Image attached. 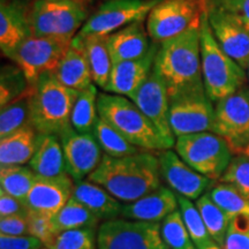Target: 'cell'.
Segmentation results:
<instances>
[{
  "label": "cell",
  "mask_w": 249,
  "mask_h": 249,
  "mask_svg": "<svg viewBox=\"0 0 249 249\" xmlns=\"http://www.w3.org/2000/svg\"><path fill=\"white\" fill-rule=\"evenodd\" d=\"M88 180L102 186L123 203H130L160 187V160L152 151L145 150L120 158L103 155Z\"/></svg>",
  "instance_id": "obj_1"
},
{
  "label": "cell",
  "mask_w": 249,
  "mask_h": 249,
  "mask_svg": "<svg viewBox=\"0 0 249 249\" xmlns=\"http://www.w3.org/2000/svg\"><path fill=\"white\" fill-rule=\"evenodd\" d=\"M200 27H193L160 45L154 68L166 85L170 101L205 92L201 67Z\"/></svg>",
  "instance_id": "obj_2"
},
{
  "label": "cell",
  "mask_w": 249,
  "mask_h": 249,
  "mask_svg": "<svg viewBox=\"0 0 249 249\" xmlns=\"http://www.w3.org/2000/svg\"><path fill=\"white\" fill-rule=\"evenodd\" d=\"M79 92L62 85L52 71L43 74L31 86V126L39 134L60 135L71 127V110Z\"/></svg>",
  "instance_id": "obj_3"
},
{
  "label": "cell",
  "mask_w": 249,
  "mask_h": 249,
  "mask_svg": "<svg viewBox=\"0 0 249 249\" xmlns=\"http://www.w3.org/2000/svg\"><path fill=\"white\" fill-rule=\"evenodd\" d=\"M201 67L203 86L213 103L232 95L245 86L247 71L220 48L211 31L208 13L202 18Z\"/></svg>",
  "instance_id": "obj_4"
},
{
  "label": "cell",
  "mask_w": 249,
  "mask_h": 249,
  "mask_svg": "<svg viewBox=\"0 0 249 249\" xmlns=\"http://www.w3.org/2000/svg\"><path fill=\"white\" fill-rule=\"evenodd\" d=\"M97 110L102 119L141 150H167L160 132L132 99L108 92L99 93Z\"/></svg>",
  "instance_id": "obj_5"
},
{
  "label": "cell",
  "mask_w": 249,
  "mask_h": 249,
  "mask_svg": "<svg viewBox=\"0 0 249 249\" xmlns=\"http://www.w3.org/2000/svg\"><path fill=\"white\" fill-rule=\"evenodd\" d=\"M174 148L192 169L213 181L222 178L234 155L229 143L213 132L179 136Z\"/></svg>",
  "instance_id": "obj_6"
},
{
  "label": "cell",
  "mask_w": 249,
  "mask_h": 249,
  "mask_svg": "<svg viewBox=\"0 0 249 249\" xmlns=\"http://www.w3.org/2000/svg\"><path fill=\"white\" fill-rule=\"evenodd\" d=\"M87 6L71 0H34L30 12L33 35L73 39L88 20Z\"/></svg>",
  "instance_id": "obj_7"
},
{
  "label": "cell",
  "mask_w": 249,
  "mask_h": 249,
  "mask_svg": "<svg viewBox=\"0 0 249 249\" xmlns=\"http://www.w3.org/2000/svg\"><path fill=\"white\" fill-rule=\"evenodd\" d=\"M207 0H161L147 18V30L152 42L161 43L200 27L208 13Z\"/></svg>",
  "instance_id": "obj_8"
},
{
  "label": "cell",
  "mask_w": 249,
  "mask_h": 249,
  "mask_svg": "<svg viewBox=\"0 0 249 249\" xmlns=\"http://www.w3.org/2000/svg\"><path fill=\"white\" fill-rule=\"evenodd\" d=\"M97 249H170L160 234V223L114 218L98 226Z\"/></svg>",
  "instance_id": "obj_9"
},
{
  "label": "cell",
  "mask_w": 249,
  "mask_h": 249,
  "mask_svg": "<svg viewBox=\"0 0 249 249\" xmlns=\"http://www.w3.org/2000/svg\"><path fill=\"white\" fill-rule=\"evenodd\" d=\"M71 44V39L31 35L9 54V59L22 70L30 86L43 74L54 73Z\"/></svg>",
  "instance_id": "obj_10"
},
{
  "label": "cell",
  "mask_w": 249,
  "mask_h": 249,
  "mask_svg": "<svg viewBox=\"0 0 249 249\" xmlns=\"http://www.w3.org/2000/svg\"><path fill=\"white\" fill-rule=\"evenodd\" d=\"M161 0H107L90 15L76 36H108L138 21H144Z\"/></svg>",
  "instance_id": "obj_11"
},
{
  "label": "cell",
  "mask_w": 249,
  "mask_h": 249,
  "mask_svg": "<svg viewBox=\"0 0 249 249\" xmlns=\"http://www.w3.org/2000/svg\"><path fill=\"white\" fill-rule=\"evenodd\" d=\"M213 132L229 143L234 155L249 145V88L244 86L214 107Z\"/></svg>",
  "instance_id": "obj_12"
},
{
  "label": "cell",
  "mask_w": 249,
  "mask_h": 249,
  "mask_svg": "<svg viewBox=\"0 0 249 249\" xmlns=\"http://www.w3.org/2000/svg\"><path fill=\"white\" fill-rule=\"evenodd\" d=\"M128 98L154 124L167 149L174 147L177 139L170 124V96L166 85L155 68L145 82Z\"/></svg>",
  "instance_id": "obj_13"
},
{
  "label": "cell",
  "mask_w": 249,
  "mask_h": 249,
  "mask_svg": "<svg viewBox=\"0 0 249 249\" xmlns=\"http://www.w3.org/2000/svg\"><path fill=\"white\" fill-rule=\"evenodd\" d=\"M213 120L214 107L205 92L170 101V124L176 138L213 132Z\"/></svg>",
  "instance_id": "obj_14"
},
{
  "label": "cell",
  "mask_w": 249,
  "mask_h": 249,
  "mask_svg": "<svg viewBox=\"0 0 249 249\" xmlns=\"http://www.w3.org/2000/svg\"><path fill=\"white\" fill-rule=\"evenodd\" d=\"M59 139L66 160L67 174L74 181L86 180L97 169L103 158V150L92 133H79L73 127L65 129Z\"/></svg>",
  "instance_id": "obj_15"
},
{
  "label": "cell",
  "mask_w": 249,
  "mask_h": 249,
  "mask_svg": "<svg viewBox=\"0 0 249 249\" xmlns=\"http://www.w3.org/2000/svg\"><path fill=\"white\" fill-rule=\"evenodd\" d=\"M208 20L213 37L226 54L245 71L249 66V31L234 15L219 7L208 9Z\"/></svg>",
  "instance_id": "obj_16"
},
{
  "label": "cell",
  "mask_w": 249,
  "mask_h": 249,
  "mask_svg": "<svg viewBox=\"0 0 249 249\" xmlns=\"http://www.w3.org/2000/svg\"><path fill=\"white\" fill-rule=\"evenodd\" d=\"M161 179L169 188L189 200H197L209 191L214 181L192 169L181 157L170 149L158 152Z\"/></svg>",
  "instance_id": "obj_17"
},
{
  "label": "cell",
  "mask_w": 249,
  "mask_h": 249,
  "mask_svg": "<svg viewBox=\"0 0 249 249\" xmlns=\"http://www.w3.org/2000/svg\"><path fill=\"white\" fill-rule=\"evenodd\" d=\"M75 181L68 174L58 177H37L24 200L28 211L53 217L73 195Z\"/></svg>",
  "instance_id": "obj_18"
},
{
  "label": "cell",
  "mask_w": 249,
  "mask_h": 249,
  "mask_svg": "<svg viewBox=\"0 0 249 249\" xmlns=\"http://www.w3.org/2000/svg\"><path fill=\"white\" fill-rule=\"evenodd\" d=\"M34 0L0 1V49L5 57L33 35L30 12Z\"/></svg>",
  "instance_id": "obj_19"
},
{
  "label": "cell",
  "mask_w": 249,
  "mask_h": 249,
  "mask_svg": "<svg viewBox=\"0 0 249 249\" xmlns=\"http://www.w3.org/2000/svg\"><path fill=\"white\" fill-rule=\"evenodd\" d=\"M160 45L154 42L148 53L143 57L113 64L110 80L104 91L130 97L151 74Z\"/></svg>",
  "instance_id": "obj_20"
},
{
  "label": "cell",
  "mask_w": 249,
  "mask_h": 249,
  "mask_svg": "<svg viewBox=\"0 0 249 249\" xmlns=\"http://www.w3.org/2000/svg\"><path fill=\"white\" fill-rule=\"evenodd\" d=\"M179 208L178 196L169 187L160 186L139 200L124 203L121 216L127 219L160 223Z\"/></svg>",
  "instance_id": "obj_21"
},
{
  "label": "cell",
  "mask_w": 249,
  "mask_h": 249,
  "mask_svg": "<svg viewBox=\"0 0 249 249\" xmlns=\"http://www.w3.org/2000/svg\"><path fill=\"white\" fill-rule=\"evenodd\" d=\"M107 42L113 64L143 57L154 43L143 21L114 31L107 36Z\"/></svg>",
  "instance_id": "obj_22"
},
{
  "label": "cell",
  "mask_w": 249,
  "mask_h": 249,
  "mask_svg": "<svg viewBox=\"0 0 249 249\" xmlns=\"http://www.w3.org/2000/svg\"><path fill=\"white\" fill-rule=\"evenodd\" d=\"M54 75L62 85L77 91L93 85L85 48L76 36L71 39L70 49L59 62Z\"/></svg>",
  "instance_id": "obj_23"
},
{
  "label": "cell",
  "mask_w": 249,
  "mask_h": 249,
  "mask_svg": "<svg viewBox=\"0 0 249 249\" xmlns=\"http://www.w3.org/2000/svg\"><path fill=\"white\" fill-rule=\"evenodd\" d=\"M71 197L85 205L103 222L119 218L124 208L123 202L90 180L76 181Z\"/></svg>",
  "instance_id": "obj_24"
},
{
  "label": "cell",
  "mask_w": 249,
  "mask_h": 249,
  "mask_svg": "<svg viewBox=\"0 0 249 249\" xmlns=\"http://www.w3.org/2000/svg\"><path fill=\"white\" fill-rule=\"evenodd\" d=\"M28 166L39 177L67 174L61 141L53 134H37L36 149Z\"/></svg>",
  "instance_id": "obj_25"
},
{
  "label": "cell",
  "mask_w": 249,
  "mask_h": 249,
  "mask_svg": "<svg viewBox=\"0 0 249 249\" xmlns=\"http://www.w3.org/2000/svg\"><path fill=\"white\" fill-rule=\"evenodd\" d=\"M37 134L33 126H27L0 139V166L29 163L36 149Z\"/></svg>",
  "instance_id": "obj_26"
},
{
  "label": "cell",
  "mask_w": 249,
  "mask_h": 249,
  "mask_svg": "<svg viewBox=\"0 0 249 249\" xmlns=\"http://www.w3.org/2000/svg\"><path fill=\"white\" fill-rule=\"evenodd\" d=\"M76 37L82 42L85 48L93 85L105 90L113 67V61L107 48V36L89 35L86 37Z\"/></svg>",
  "instance_id": "obj_27"
},
{
  "label": "cell",
  "mask_w": 249,
  "mask_h": 249,
  "mask_svg": "<svg viewBox=\"0 0 249 249\" xmlns=\"http://www.w3.org/2000/svg\"><path fill=\"white\" fill-rule=\"evenodd\" d=\"M98 92L96 85L81 90L74 103L71 116V126L79 133H92L98 119Z\"/></svg>",
  "instance_id": "obj_28"
},
{
  "label": "cell",
  "mask_w": 249,
  "mask_h": 249,
  "mask_svg": "<svg viewBox=\"0 0 249 249\" xmlns=\"http://www.w3.org/2000/svg\"><path fill=\"white\" fill-rule=\"evenodd\" d=\"M93 136L97 140L99 147L104 155L110 157H126L141 151V149L130 143L123 134L112 127L107 121L98 117L97 123L93 127Z\"/></svg>",
  "instance_id": "obj_29"
},
{
  "label": "cell",
  "mask_w": 249,
  "mask_h": 249,
  "mask_svg": "<svg viewBox=\"0 0 249 249\" xmlns=\"http://www.w3.org/2000/svg\"><path fill=\"white\" fill-rule=\"evenodd\" d=\"M52 222L55 232L101 225V219L74 197H71L70 201L52 217Z\"/></svg>",
  "instance_id": "obj_30"
},
{
  "label": "cell",
  "mask_w": 249,
  "mask_h": 249,
  "mask_svg": "<svg viewBox=\"0 0 249 249\" xmlns=\"http://www.w3.org/2000/svg\"><path fill=\"white\" fill-rule=\"evenodd\" d=\"M31 87L26 93L1 107L0 112V139L11 135L30 124Z\"/></svg>",
  "instance_id": "obj_31"
},
{
  "label": "cell",
  "mask_w": 249,
  "mask_h": 249,
  "mask_svg": "<svg viewBox=\"0 0 249 249\" xmlns=\"http://www.w3.org/2000/svg\"><path fill=\"white\" fill-rule=\"evenodd\" d=\"M37 177L29 166L24 165L2 166L0 167V189L24 202Z\"/></svg>",
  "instance_id": "obj_32"
},
{
  "label": "cell",
  "mask_w": 249,
  "mask_h": 249,
  "mask_svg": "<svg viewBox=\"0 0 249 249\" xmlns=\"http://www.w3.org/2000/svg\"><path fill=\"white\" fill-rule=\"evenodd\" d=\"M177 196H178L179 210L195 247L197 249H209L216 246L217 244L208 232L203 218H202L196 204L193 203L192 200L183 197L181 195Z\"/></svg>",
  "instance_id": "obj_33"
},
{
  "label": "cell",
  "mask_w": 249,
  "mask_h": 249,
  "mask_svg": "<svg viewBox=\"0 0 249 249\" xmlns=\"http://www.w3.org/2000/svg\"><path fill=\"white\" fill-rule=\"evenodd\" d=\"M196 207L200 211L203 222L207 226L208 232L213 239V241L222 247L225 242V238L229 230L230 223L232 218L224 213L214 202L211 200L208 194L202 195L200 198H197L195 202Z\"/></svg>",
  "instance_id": "obj_34"
},
{
  "label": "cell",
  "mask_w": 249,
  "mask_h": 249,
  "mask_svg": "<svg viewBox=\"0 0 249 249\" xmlns=\"http://www.w3.org/2000/svg\"><path fill=\"white\" fill-rule=\"evenodd\" d=\"M98 227L54 232L44 242L46 249H97Z\"/></svg>",
  "instance_id": "obj_35"
},
{
  "label": "cell",
  "mask_w": 249,
  "mask_h": 249,
  "mask_svg": "<svg viewBox=\"0 0 249 249\" xmlns=\"http://www.w3.org/2000/svg\"><path fill=\"white\" fill-rule=\"evenodd\" d=\"M207 194L227 216L231 218L239 214L249 216V201L234 186L222 181L214 182Z\"/></svg>",
  "instance_id": "obj_36"
},
{
  "label": "cell",
  "mask_w": 249,
  "mask_h": 249,
  "mask_svg": "<svg viewBox=\"0 0 249 249\" xmlns=\"http://www.w3.org/2000/svg\"><path fill=\"white\" fill-rule=\"evenodd\" d=\"M26 75L18 65H4L0 71V105L5 107L30 89Z\"/></svg>",
  "instance_id": "obj_37"
},
{
  "label": "cell",
  "mask_w": 249,
  "mask_h": 249,
  "mask_svg": "<svg viewBox=\"0 0 249 249\" xmlns=\"http://www.w3.org/2000/svg\"><path fill=\"white\" fill-rule=\"evenodd\" d=\"M160 234L170 249H187L194 246L179 208L161 220Z\"/></svg>",
  "instance_id": "obj_38"
},
{
  "label": "cell",
  "mask_w": 249,
  "mask_h": 249,
  "mask_svg": "<svg viewBox=\"0 0 249 249\" xmlns=\"http://www.w3.org/2000/svg\"><path fill=\"white\" fill-rule=\"evenodd\" d=\"M219 181L234 186L249 201V157L241 154L233 157Z\"/></svg>",
  "instance_id": "obj_39"
},
{
  "label": "cell",
  "mask_w": 249,
  "mask_h": 249,
  "mask_svg": "<svg viewBox=\"0 0 249 249\" xmlns=\"http://www.w3.org/2000/svg\"><path fill=\"white\" fill-rule=\"evenodd\" d=\"M223 249H249V216L247 214L232 218Z\"/></svg>",
  "instance_id": "obj_40"
},
{
  "label": "cell",
  "mask_w": 249,
  "mask_h": 249,
  "mask_svg": "<svg viewBox=\"0 0 249 249\" xmlns=\"http://www.w3.org/2000/svg\"><path fill=\"white\" fill-rule=\"evenodd\" d=\"M28 219H29V234L38 238L43 241V244L55 232L52 217L29 213Z\"/></svg>",
  "instance_id": "obj_41"
},
{
  "label": "cell",
  "mask_w": 249,
  "mask_h": 249,
  "mask_svg": "<svg viewBox=\"0 0 249 249\" xmlns=\"http://www.w3.org/2000/svg\"><path fill=\"white\" fill-rule=\"evenodd\" d=\"M44 244L36 236L0 234V249H43Z\"/></svg>",
  "instance_id": "obj_42"
},
{
  "label": "cell",
  "mask_w": 249,
  "mask_h": 249,
  "mask_svg": "<svg viewBox=\"0 0 249 249\" xmlns=\"http://www.w3.org/2000/svg\"><path fill=\"white\" fill-rule=\"evenodd\" d=\"M0 234L27 235L29 234V219L28 213L14 214L0 218Z\"/></svg>",
  "instance_id": "obj_43"
},
{
  "label": "cell",
  "mask_w": 249,
  "mask_h": 249,
  "mask_svg": "<svg viewBox=\"0 0 249 249\" xmlns=\"http://www.w3.org/2000/svg\"><path fill=\"white\" fill-rule=\"evenodd\" d=\"M29 213L26 203L0 189V218Z\"/></svg>",
  "instance_id": "obj_44"
},
{
  "label": "cell",
  "mask_w": 249,
  "mask_h": 249,
  "mask_svg": "<svg viewBox=\"0 0 249 249\" xmlns=\"http://www.w3.org/2000/svg\"><path fill=\"white\" fill-rule=\"evenodd\" d=\"M218 6L238 18L249 31V0H224Z\"/></svg>",
  "instance_id": "obj_45"
},
{
  "label": "cell",
  "mask_w": 249,
  "mask_h": 249,
  "mask_svg": "<svg viewBox=\"0 0 249 249\" xmlns=\"http://www.w3.org/2000/svg\"><path fill=\"white\" fill-rule=\"evenodd\" d=\"M222 1H224V0H207L209 7H213V6H218Z\"/></svg>",
  "instance_id": "obj_46"
},
{
  "label": "cell",
  "mask_w": 249,
  "mask_h": 249,
  "mask_svg": "<svg viewBox=\"0 0 249 249\" xmlns=\"http://www.w3.org/2000/svg\"><path fill=\"white\" fill-rule=\"evenodd\" d=\"M71 1H75V2H77V4H81V5L87 6V5L89 4L90 1H91V0H71Z\"/></svg>",
  "instance_id": "obj_47"
},
{
  "label": "cell",
  "mask_w": 249,
  "mask_h": 249,
  "mask_svg": "<svg viewBox=\"0 0 249 249\" xmlns=\"http://www.w3.org/2000/svg\"><path fill=\"white\" fill-rule=\"evenodd\" d=\"M241 155H245V156H247V157H249V145H247V147H246L244 150H242L241 152H240ZM239 154V155H240Z\"/></svg>",
  "instance_id": "obj_48"
},
{
  "label": "cell",
  "mask_w": 249,
  "mask_h": 249,
  "mask_svg": "<svg viewBox=\"0 0 249 249\" xmlns=\"http://www.w3.org/2000/svg\"><path fill=\"white\" fill-rule=\"evenodd\" d=\"M247 71V77H248V81H249V66H248L247 71Z\"/></svg>",
  "instance_id": "obj_49"
},
{
  "label": "cell",
  "mask_w": 249,
  "mask_h": 249,
  "mask_svg": "<svg viewBox=\"0 0 249 249\" xmlns=\"http://www.w3.org/2000/svg\"><path fill=\"white\" fill-rule=\"evenodd\" d=\"M187 249H197L195 247V246H192V247H189V248H187Z\"/></svg>",
  "instance_id": "obj_50"
},
{
  "label": "cell",
  "mask_w": 249,
  "mask_h": 249,
  "mask_svg": "<svg viewBox=\"0 0 249 249\" xmlns=\"http://www.w3.org/2000/svg\"><path fill=\"white\" fill-rule=\"evenodd\" d=\"M43 249H46V248H43Z\"/></svg>",
  "instance_id": "obj_51"
}]
</instances>
